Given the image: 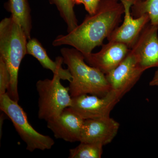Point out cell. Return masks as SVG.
<instances>
[{
	"label": "cell",
	"mask_w": 158,
	"mask_h": 158,
	"mask_svg": "<svg viewBox=\"0 0 158 158\" xmlns=\"http://www.w3.org/2000/svg\"><path fill=\"white\" fill-rule=\"evenodd\" d=\"M118 0H101L96 12L87 15L83 22L65 35H59L52 42L54 47L69 45L84 55L103 44L118 27L124 13Z\"/></svg>",
	"instance_id": "obj_1"
},
{
	"label": "cell",
	"mask_w": 158,
	"mask_h": 158,
	"mask_svg": "<svg viewBox=\"0 0 158 158\" xmlns=\"http://www.w3.org/2000/svg\"><path fill=\"white\" fill-rule=\"evenodd\" d=\"M63 63L72 76L69 92L72 98L83 94L103 97L111 90L106 75L98 69L86 64L85 56L74 48L60 50Z\"/></svg>",
	"instance_id": "obj_2"
},
{
	"label": "cell",
	"mask_w": 158,
	"mask_h": 158,
	"mask_svg": "<svg viewBox=\"0 0 158 158\" xmlns=\"http://www.w3.org/2000/svg\"><path fill=\"white\" fill-rule=\"evenodd\" d=\"M27 35L17 21L6 17L0 22V58L6 62L11 83L7 93L12 99L19 102V71L21 63L27 54Z\"/></svg>",
	"instance_id": "obj_3"
},
{
	"label": "cell",
	"mask_w": 158,
	"mask_h": 158,
	"mask_svg": "<svg viewBox=\"0 0 158 158\" xmlns=\"http://www.w3.org/2000/svg\"><path fill=\"white\" fill-rule=\"evenodd\" d=\"M0 109L10 119L30 152L35 150L50 149L55 144L53 139L37 132L29 123L27 116L18 102L12 99L7 93L0 95Z\"/></svg>",
	"instance_id": "obj_4"
},
{
	"label": "cell",
	"mask_w": 158,
	"mask_h": 158,
	"mask_svg": "<svg viewBox=\"0 0 158 158\" xmlns=\"http://www.w3.org/2000/svg\"><path fill=\"white\" fill-rule=\"evenodd\" d=\"M61 79L54 74L52 79L39 80L36 88L39 94L38 118L48 122L60 115L72 104L69 88L61 83Z\"/></svg>",
	"instance_id": "obj_5"
},
{
	"label": "cell",
	"mask_w": 158,
	"mask_h": 158,
	"mask_svg": "<svg viewBox=\"0 0 158 158\" xmlns=\"http://www.w3.org/2000/svg\"><path fill=\"white\" fill-rule=\"evenodd\" d=\"M120 100L116 92L111 90L103 97L83 94L72 98L70 107L85 119L106 118Z\"/></svg>",
	"instance_id": "obj_6"
},
{
	"label": "cell",
	"mask_w": 158,
	"mask_h": 158,
	"mask_svg": "<svg viewBox=\"0 0 158 158\" xmlns=\"http://www.w3.org/2000/svg\"><path fill=\"white\" fill-rule=\"evenodd\" d=\"M144 72L131 49L123 61L106 76L111 90L121 99L136 85Z\"/></svg>",
	"instance_id": "obj_7"
},
{
	"label": "cell",
	"mask_w": 158,
	"mask_h": 158,
	"mask_svg": "<svg viewBox=\"0 0 158 158\" xmlns=\"http://www.w3.org/2000/svg\"><path fill=\"white\" fill-rule=\"evenodd\" d=\"M124 8V20L108 37L109 41H116L127 45L130 49L133 47L141 32L150 23L148 15L145 14L135 18L131 13V9L135 0H118Z\"/></svg>",
	"instance_id": "obj_8"
},
{
	"label": "cell",
	"mask_w": 158,
	"mask_h": 158,
	"mask_svg": "<svg viewBox=\"0 0 158 158\" xmlns=\"http://www.w3.org/2000/svg\"><path fill=\"white\" fill-rule=\"evenodd\" d=\"M158 27L148 23L131 49L142 70L158 67Z\"/></svg>",
	"instance_id": "obj_9"
},
{
	"label": "cell",
	"mask_w": 158,
	"mask_h": 158,
	"mask_svg": "<svg viewBox=\"0 0 158 158\" xmlns=\"http://www.w3.org/2000/svg\"><path fill=\"white\" fill-rule=\"evenodd\" d=\"M130 50L124 44L109 41L106 44L102 45L99 52L84 56L88 64L98 69L106 75L115 69L123 61Z\"/></svg>",
	"instance_id": "obj_10"
},
{
	"label": "cell",
	"mask_w": 158,
	"mask_h": 158,
	"mask_svg": "<svg viewBox=\"0 0 158 158\" xmlns=\"http://www.w3.org/2000/svg\"><path fill=\"white\" fill-rule=\"evenodd\" d=\"M85 120L70 107L47 122V127L52 131L55 138L75 142L80 141Z\"/></svg>",
	"instance_id": "obj_11"
},
{
	"label": "cell",
	"mask_w": 158,
	"mask_h": 158,
	"mask_svg": "<svg viewBox=\"0 0 158 158\" xmlns=\"http://www.w3.org/2000/svg\"><path fill=\"white\" fill-rule=\"evenodd\" d=\"M119 123L110 117L85 119L80 142L100 144L111 143L116 137Z\"/></svg>",
	"instance_id": "obj_12"
},
{
	"label": "cell",
	"mask_w": 158,
	"mask_h": 158,
	"mask_svg": "<svg viewBox=\"0 0 158 158\" xmlns=\"http://www.w3.org/2000/svg\"><path fill=\"white\" fill-rule=\"evenodd\" d=\"M27 54L31 55L37 59L43 68L51 70L53 74L59 75L61 80H66L69 82L71 81L72 76L69 70L68 69H64L62 67V57H57L56 61H53L49 57L41 44L36 38H31L28 40Z\"/></svg>",
	"instance_id": "obj_13"
},
{
	"label": "cell",
	"mask_w": 158,
	"mask_h": 158,
	"mask_svg": "<svg viewBox=\"0 0 158 158\" xmlns=\"http://www.w3.org/2000/svg\"><path fill=\"white\" fill-rule=\"evenodd\" d=\"M6 8L11 16L19 23L28 39L31 38L32 29L31 10L27 0H9Z\"/></svg>",
	"instance_id": "obj_14"
},
{
	"label": "cell",
	"mask_w": 158,
	"mask_h": 158,
	"mask_svg": "<svg viewBox=\"0 0 158 158\" xmlns=\"http://www.w3.org/2000/svg\"><path fill=\"white\" fill-rule=\"evenodd\" d=\"M131 10L132 15L135 18L148 15L150 23L158 27V0H135Z\"/></svg>",
	"instance_id": "obj_15"
},
{
	"label": "cell",
	"mask_w": 158,
	"mask_h": 158,
	"mask_svg": "<svg viewBox=\"0 0 158 158\" xmlns=\"http://www.w3.org/2000/svg\"><path fill=\"white\" fill-rule=\"evenodd\" d=\"M59 11L60 16L66 24L67 32L69 33L78 25L76 15L74 11L75 4L73 0H49Z\"/></svg>",
	"instance_id": "obj_16"
},
{
	"label": "cell",
	"mask_w": 158,
	"mask_h": 158,
	"mask_svg": "<svg viewBox=\"0 0 158 158\" xmlns=\"http://www.w3.org/2000/svg\"><path fill=\"white\" fill-rule=\"evenodd\" d=\"M102 145L94 143L80 142L77 147L69 150V158H101Z\"/></svg>",
	"instance_id": "obj_17"
},
{
	"label": "cell",
	"mask_w": 158,
	"mask_h": 158,
	"mask_svg": "<svg viewBox=\"0 0 158 158\" xmlns=\"http://www.w3.org/2000/svg\"><path fill=\"white\" fill-rule=\"evenodd\" d=\"M11 83V75L6 62L0 58V95L7 93Z\"/></svg>",
	"instance_id": "obj_18"
},
{
	"label": "cell",
	"mask_w": 158,
	"mask_h": 158,
	"mask_svg": "<svg viewBox=\"0 0 158 158\" xmlns=\"http://www.w3.org/2000/svg\"><path fill=\"white\" fill-rule=\"evenodd\" d=\"M101 0H82V4L89 14H94L96 12Z\"/></svg>",
	"instance_id": "obj_19"
},
{
	"label": "cell",
	"mask_w": 158,
	"mask_h": 158,
	"mask_svg": "<svg viewBox=\"0 0 158 158\" xmlns=\"http://www.w3.org/2000/svg\"><path fill=\"white\" fill-rule=\"evenodd\" d=\"M149 85L151 86H158V67L152 80L149 82Z\"/></svg>",
	"instance_id": "obj_20"
},
{
	"label": "cell",
	"mask_w": 158,
	"mask_h": 158,
	"mask_svg": "<svg viewBox=\"0 0 158 158\" xmlns=\"http://www.w3.org/2000/svg\"><path fill=\"white\" fill-rule=\"evenodd\" d=\"M73 2L75 5H80L82 4V0H73Z\"/></svg>",
	"instance_id": "obj_21"
}]
</instances>
